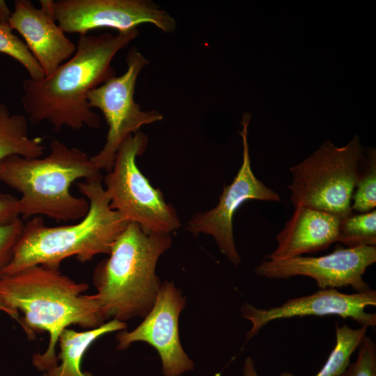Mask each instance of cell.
Returning <instances> with one entry per match:
<instances>
[{
  "label": "cell",
  "instance_id": "1",
  "mask_svg": "<svg viewBox=\"0 0 376 376\" xmlns=\"http://www.w3.org/2000/svg\"><path fill=\"white\" fill-rule=\"evenodd\" d=\"M138 34L135 29L117 34L81 35L75 54L52 74L25 79L21 102L30 122L46 121L56 132L63 127L99 128L101 118L89 107L87 95L116 75L113 58Z\"/></svg>",
  "mask_w": 376,
  "mask_h": 376
},
{
  "label": "cell",
  "instance_id": "2",
  "mask_svg": "<svg viewBox=\"0 0 376 376\" xmlns=\"http://www.w3.org/2000/svg\"><path fill=\"white\" fill-rule=\"evenodd\" d=\"M88 288L63 274L59 267L30 266L0 277V300L19 316L18 323L28 337L48 332L49 340L43 354L33 357L40 370L56 366V345L62 331L70 325L92 329L107 318L95 295H84Z\"/></svg>",
  "mask_w": 376,
  "mask_h": 376
},
{
  "label": "cell",
  "instance_id": "3",
  "mask_svg": "<svg viewBox=\"0 0 376 376\" xmlns=\"http://www.w3.org/2000/svg\"><path fill=\"white\" fill-rule=\"evenodd\" d=\"M102 179H86L77 184L80 193L89 202L88 213L77 223L49 227L36 216L24 224L13 258L2 276L37 265L59 267L63 260L73 256L84 263L96 255L109 254L130 221L110 208Z\"/></svg>",
  "mask_w": 376,
  "mask_h": 376
},
{
  "label": "cell",
  "instance_id": "4",
  "mask_svg": "<svg viewBox=\"0 0 376 376\" xmlns=\"http://www.w3.org/2000/svg\"><path fill=\"white\" fill-rule=\"evenodd\" d=\"M87 153L53 140L45 157L11 155L0 162V181L21 193L17 211L24 219L45 215L56 221L82 219L89 210L85 197L70 191L77 180L102 177Z\"/></svg>",
  "mask_w": 376,
  "mask_h": 376
},
{
  "label": "cell",
  "instance_id": "5",
  "mask_svg": "<svg viewBox=\"0 0 376 376\" xmlns=\"http://www.w3.org/2000/svg\"><path fill=\"white\" fill-rule=\"evenodd\" d=\"M171 244V234L146 233L138 224L129 222L93 276L95 296L107 320L125 322L148 314L162 284L156 265Z\"/></svg>",
  "mask_w": 376,
  "mask_h": 376
},
{
  "label": "cell",
  "instance_id": "6",
  "mask_svg": "<svg viewBox=\"0 0 376 376\" xmlns=\"http://www.w3.org/2000/svg\"><path fill=\"white\" fill-rule=\"evenodd\" d=\"M363 158L359 136L338 148L330 141L308 157L291 166L288 186L294 207L306 206L343 219L352 213V196Z\"/></svg>",
  "mask_w": 376,
  "mask_h": 376
},
{
  "label": "cell",
  "instance_id": "7",
  "mask_svg": "<svg viewBox=\"0 0 376 376\" xmlns=\"http://www.w3.org/2000/svg\"><path fill=\"white\" fill-rule=\"evenodd\" d=\"M142 132L129 135L118 148L113 168L104 178L111 209L130 222L138 224L146 233H168L178 230L176 210L165 201L161 189L153 187L141 172L136 157L148 145Z\"/></svg>",
  "mask_w": 376,
  "mask_h": 376
},
{
  "label": "cell",
  "instance_id": "8",
  "mask_svg": "<svg viewBox=\"0 0 376 376\" xmlns=\"http://www.w3.org/2000/svg\"><path fill=\"white\" fill-rule=\"evenodd\" d=\"M149 61L132 47L126 56L127 70L91 90L87 95L89 107L102 111L108 132L104 146L91 157L100 170L110 172L116 152L123 141L145 125L160 121L162 115L155 110L143 111L134 100L136 83L141 71Z\"/></svg>",
  "mask_w": 376,
  "mask_h": 376
},
{
  "label": "cell",
  "instance_id": "9",
  "mask_svg": "<svg viewBox=\"0 0 376 376\" xmlns=\"http://www.w3.org/2000/svg\"><path fill=\"white\" fill-rule=\"evenodd\" d=\"M55 20L65 33L87 34L100 28L126 32L151 24L164 33L175 31L176 22L149 0L54 1Z\"/></svg>",
  "mask_w": 376,
  "mask_h": 376
},
{
  "label": "cell",
  "instance_id": "10",
  "mask_svg": "<svg viewBox=\"0 0 376 376\" xmlns=\"http://www.w3.org/2000/svg\"><path fill=\"white\" fill-rule=\"evenodd\" d=\"M250 120L251 113H244L240 133L243 145L242 162L233 182L224 187L219 203L214 208L195 214L187 225V229L194 236L199 233L212 235L220 251L235 266L241 263L233 236V221L235 212L249 200L280 201L279 195L265 186L252 171L247 139Z\"/></svg>",
  "mask_w": 376,
  "mask_h": 376
},
{
  "label": "cell",
  "instance_id": "11",
  "mask_svg": "<svg viewBox=\"0 0 376 376\" xmlns=\"http://www.w3.org/2000/svg\"><path fill=\"white\" fill-rule=\"evenodd\" d=\"M375 262L376 246H361L338 248L319 257L298 256L285 260H263L255 272L269 279L304 276L313 279L320 289L350 286L357 292H363L370 288L363 276Z\"/></svg>",
  "mask_w": 376,
  "mask_h": 376
},
{
  "label": "cell",
  "instance_id": "12",
  "mask_svg": "<svg viewBox=\"0 0 376 376\" xmlns=\"http://www.w3.org/2000/svg\"><path fill=\"white\" fill-rule=\"evenodd\" d=\"M185 303L181 290L173 282L164 281L142 323L131 331L117 334L118 349L125 350L134 342L143 341L158 352L164 376H178L192 370L194 364L185 352L178 332V318Z\"/></svg>",
  "mask_w": 376,
  "mask_h": 376
},
{
  "label": "cell",
  "instance_id": "13",
  "mask_svg": "<svg viewBox=\"0 0 376 376\" xmlns=\"http://www.w3.org/2000/svg\"><path fill=\"white\" fill-rule=\"evenodd\" d=\"M375 306V290L370 288L363 292L345 294L329 288L288 299L269 308H258L244 303L241 312L242 317L249 320L252 325L246 334L248 342L272 321L294 317L337 315L343 319L351 318L361 326L375 327L376 314L366 311V307Z\"/></svg>",
  "mask_w": 376,
  "mask_h": 376
},
{
  "label": "cell",
  "instance_id": "14",
  "mask_svg": "<svg viewBox=\"0 0 376 376\" xmlns=\"http://www.w3.org/2000/svg\"><path fill=\"white\" fill-rule=\"evenodd\" d=\"M40 2V7L36 8L29 0H16L10 26L22 36L45 76H48L72 56L77 47L56 23L54 1Z\"/></svg>",
  "mask_w": 376,
  "mask_h": 376
},
{
  "label": "cell",
  "instance_id": "15",
  "mask_svg": "<svg viewBox=\"0 0 376 376\" xmlns=\"http://www.w3.org/2000/svg\"><path fill=\"white\" fill-rule=\"evenodd\" d=\"M342 219L329 212L296 206L284 228L276 235L277 246L265 258L285 260L315 253L338 242Z\"/></svg>",
  "mask_w": 376,
  "mask_h": 376
},
{
  "label": "cell",
  "instance_id": "16",
  "mask_svg": "<svg viewBox=\"0 0 376 376\" xmlns=\"http://www.w3.org/2000/svg\"><path fill=\"white\" fill-rule=\"evenodd\" d=\"M126 327L125 322L112 319L97 328L84 331L64 329L58 340L60 352L56 359L61 363L46 370L42 376H93L81 370V360L86 350L102 336Z\"/></svg>",
  "mask_w": 376,
  "mask_h": 376
},
{
  "label": "cell",
  "instance_id": "17",
  "mask_svg": "<svg viewBox=\"0 0 376 376\" xmlns=\"http://www.w3.org/2000/svg\"><path fill=\"white\" fill-rule=\"evenodd\" d=\"M42 141L40 137H29L27 120L23 115L11 113L0 103V162L11 155L40 157L45 150Z\"/></svg>",
  "mask_w": 376,
  "mask_h": 376
},
{
  "label": "cell",
  "instance_id": "18",
  "mask_svg": "<svg viewBox=\"0 0 376 376\" xmlns=\"http://www.w3.org/2000/svg\"><path fill=\"white\" fill-rule=\"evenodd\" d=\"M368 327L353 329L336 324V344L325 363L314 376H339L350 363V357L366 336Z\"/></svg>",
  "mask_w": 376,
  "mask_h": 376
},
{
  "label": "cell",
  "instance_id": "19",
  "mask_svg": "<svg viewBox=\"0 0 376 376\" xmlns=\"http://www.w3.org/2000/svg\"><path fill=\"white\" fill-rule=\"evenodd\" d=\"M338 242L347 247L376 246V210L342 219Z\"/></svg>",
  "mask_w": 376,
  "mask_h": 376
},
{
  "label": "cell",
  "instance_id": "20",
  "mask_svg": "<svg viewBox=\"0 0 376 376\" xmlns=\"http://www.w3.org/2000/svg\"><path fill=\"white\" fill-rule=\"evenodd\" d=\"M367 153L364 171H361L352 196V210L359 213L373 210L376 206L375 149L369 148Z\"/></svg>",
  "mask_w": 376,
  "mask_h": 376
},
{
  "label": "cell",
  "instance_id": "21",
  "mask_svg": "<svg viewBox=\"0 0 376 376\" xmlns=\"http://www.w3.org/2000/svg\"><path fill=\"white\" fill-rule=\"evenodd\" d=\"M0 53L19 62L27 70L31 79L37 80L45 76L25 42L13 33L8 24H0Z\"/></svg>",
  "mask_w": 376,
  "mask_h": 376
},
{
  "label": "cell",
  "instance_id": "22",
  "mask_svg": "<svg viewBox=\"0 0 376 376\" xmlns=\"http://www.w3.org/2000/svg\"><path fill=\"white\" fill-rule=\"evenodd\" d=\"M357 358L339 376H376V345L365 336L358 347Z\"/></svg>",
  "mask_w": 376,
  "mask_h": 376
},
{
  "label": "cell",
  "instance_id": "23",
  "mask_svg": "<svg viewBox=\"0 0 376 376\" xmlns=\"http://www.w3.org/2000/svg\"><path fill=\"white\" fill-rule=\"evenodd\" d=\"M24 225L19 217L11 222L0 224V277L13 258Z\"/></svg>",
  "mask_w": 376,
  "mask_h": 376
},
{
  "label": "cell",
  "instance_id": "24",
  "mask_svg": "<svg viewBox=\"0 0 376 376\" xmlns=\"http://www.w3.org/2000/svg\"><path fill=\"white\" fill-rule=\"evenodd\" d=\"M18 198L8 194H0V224L11 222L19 217Z\"/></svg>",
  "mask_w": 376,
  "mask_h": 376
},
{
  "label": "cell",
  "instance_id": "25",
  "mask_svg": "<svg viewBox=\"0 0 376 376\" xmlns=\"http://www.w3.org/2000/svg\"><path fill=\"white\" fill-rule=\"evenodd\" d=\"M243 376H258L251 357H248L243 366ZM279 376H295L289 372H283Z\"/></svg>",
  "mask_w": 376,
  "mask_h": 376
},
{
  "label": "cell",
  "instance_id": "26",
  "mask_svg": "<svg viewBox=\"0 0 376 376\" xmlns=\"http://www.w3.org/2000/svg\"><path fill=\"white\" fill-rule=\"evenodd\" d=\"M12 12L3 0H0V24L10 25V19Z\"/></svg>",
  "mask_w": 376,
  "mask_h": 376
},
{
  "label": "cell",
  "instance_id": "27",
  "mask_svg": "<svg viewBox=\"0 0 376 376\" xmlns=\"http://www.w3.org/2000/svg\"><path fill=\"white\" fill-rule=\"evenodd\" d=\"M0 311L6 313L10 317L19 322V316L13 313L0 300Z\"/></svg>",
  "mask_w": 376,
  "mask_h": 376
}]
</instances>
